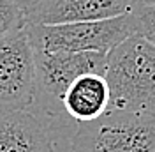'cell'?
<instances>
[{
	"mask_svg": "<svg viewBox=\"0 0 155 152\" xmlns=\"http://www.w3.org/2000/svg\"><path fill=\"white\" fill-rule=\"evenodd\" d=\"M109 110L155 115V44L141 34L122 41L107 53Z\"/></svg>",
	"mask_w": 155,
	"mask_h": 152,
	"instance_id": "6da1fadb",
	"label": "cell"
},
{
	"mask_svg": "<svg viewBox=\"0 0 155 152\" xmlns=\"http://www.w3.org/2000/svg\"><path fill=\"white\" fill-rule=\"evenodd\" d=\"M134 5H155V0H132Z\"/></svg>",
	"mask_w": 155,
	"mask_h": 152,
	"instance_id": "7c38bea8",
	"label": "cell"
},
{
	"mask_svg": "<svg viewBox=\"0 0 155 152\" xmlns=\"http://www.w3.org/2000/svg\"><path fill=\"white\" fill-rule=\"evenodd\" d=\"M71 152H155V115L107 112L79 124Z\"/></svg>",
	"mask_w": 155,
	"mask_h": 152,
	"instance_id": "277c9868",
	"label": "cell"
},
{
	"mask_svg": "<svg viewBox=\"0 0 155 152\" xmlns=\"http://www.w3.org/2000/svg\"><path fill=\"white\" fill-rule=\"evenodd\" d=\"M34 57H35V95L30 108L27 110L46 119H64V120H71L62 108V95L71 85V81L85 73L104 74L107 64V53L102 51L34 50Z\"/></svg>",
	"mask_w": 155,
	"mask_h": 152,
	"instance_id": "7a4b0ae2",
	"label": "cell"
},
{
	"mask_svg": "<svg viewBox=\"0 0 155 152\" xmlns=\"http://www.w3.org/2000/svg\"><path fill=\"white\" fill-rule=\"evenodd\" d=\"M62 108L79 126L101 119L109 110V87L101 73H85L71 81L62 95Z\"/></svg>",
	"mask_w": 155,
	"mask_h": 152,
	"instance_id": "ba28073f",
	"label": "cell"
},
{
	"mask_svg": "<svg viewBox=\"0 0 155 152\" xmlns=\"http://www.w3.org/2000/svg\"><path fill=\"white\" fill-rule=\"evenodd\" d=\"M76 127L30 110H0V152H71Z\"/></svg>",
	"mask_w": 155,
	"mask_h": 152,
	"instance_id": "5b68a950",
	"label": "cell"
},
{
	"mask_svg": "<svg viewBox=\"0 0 155 152\" xmlns=\"http://www.w3.org/2000/svg\"><path fill=\"white\" fill-rule=\"evenodd\" d=\"M27 25V14L14 0H0V37Z\"/></svg>",
	"mask_w": 155,
	"mask_h": 152,
	"instance_id": "9c48e42d",
	"label": "cell"
},
{
	"mask_svg": "<svg viewBox=\"0 0 155 152\" xmlns=\"http://www.w3.org/2000/svg\"><path fill=\"white\" fill-rule=\"evenodd\" d=\"M35 95V57L28 25L0 37V110H27Z\"/></svg>",
	"mask_w": 155,
	"mask_h": 152,
	"instance_id": "8992f818",
	"label": "cell"
},
{
	"mask_svg": "<svg viewBox=\"0 0 155 152\" xmlns=\"http://www.w3.org/2000/svg\"><path fill=\"white\" fill-rule=\"evenodd\" d=\"M137 34L132 11L115 18L57 25H28L34 50L42 51H102L109 53L127 37Z\"/></svg>",
	"mask_w": 155,
	"mask_h": 152,
	"instance_id": "3957f363",
	"label": "cell"
},
{
	"mask_svg": "<svg viewBox=\"0 0 155 152\" xmlns=\"http://www.w3.org/2000/svg\"><path fill=\"white\" fill-rule=\"evenodd\" d=\"M132 12L136 16L137 34L155 44V5H134Z\"/></svg>",
	"mask_w": 155,
	"mask_h": 152,
	"instance_id": "30bf717a",
	"label": "cell"
},
{
	"mask_svg": "<svg viewBox=\"0 0 155 152\" xmlns=\"http://www.w3.org/2000/svg\"><path fill=\"white\" fill-rule=\"evenodd\" d=\"M132 0H41L27 12L28 25H57L115 18L132 11Z\"/></svg>",
	"mask_w": 155,
	"mask_h": 152,
	"instance_id": "52a82bcc",
	"label": "cell"
},
{
	"mask_svg": "<svg viewBox=\"0 0 155 152\" xmlns=\"http://www.w3.org/2000/svg\"><path fill=\"white\" fill-rule=\"evenodd\" d=\"M14 2H16L19 7L25 11V14H27V12H28V11L32 9V7H35V5H37L41 0H14Z\"/></svg>",
	"mask_w": 155,
	"mask_h": 152,
	"instance_id": "8fae6325",
	"label": "cell"
}]
</instances>
